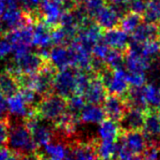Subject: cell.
Returning <instances> with one entry per match:
<instances>
[{
  "instance_id": "1",
  "label": "cell",
  "mask_w": 160,
  "mask_h": 160,
  "mask_svg": "<svg viewBox=\"0 0 160 160\" xmlns=\"http://www.w3.org/2000/svg\"><path fill=\"white\" fill-rule=\"evenodd\" d=\"M68 99L57 94H48L41 97L33 107V113L42 121L54 124L67 112Z\"/></svg>"
},
{
  "instance_id": "2",
  "label": "cell",
  "mask_w": 160,
  "mask_h": 160,
  "mask_svg": "<svg viewBox=\"0 0 160 160\" xmlns=\"http://www.w3.org/2000/svg\"><path fill=\"white\" fill-rule=\"evenodd\" d=\"M8 145L11 152L21 156H26L37 152L31 132L24 122L9 124Z\"/></svg>"
},
{
  "instance_id": "3",
  "label": "cell",
  "mask_w": 160,
  "mask_h": 160,
  "mask_svg": "<svg viewBox=\"0 0 160 160\" xmlns=\"http://www.w3.org/2000/svg\"><path fill=\"white\" fill-rule=\"evenodd\" d=\"M48 60L40 55L38 52L25 51L13 55V59L7 65L6 69L15 75L35 74L40 70Z\"/></svg>"
},
{
  "instance_id": "4",
  "label": "cell",
  "mask_w": 160,
  "mask_h": 160,
  "mask_svg": "<svg viewBox=\"0 0 160 160\" xmlns=\"http://www.w3.org/2000/svg\"><path fill=\"white\" fill-rule=\"evenodd\" d=\"M98 76L103 82L109 94L124 97L130 87L128 80V72L122 68L111 69L106 67Z\"/></svg>"
},
{
  "instance_id": "5",
  "label": "cell",
  "mask_w": 160,
  "mask_h": 160,
  "mask_svg": "<svg viewBox=\"0 0 160 160\" xmlns=\"http://www.w3.org/2000/svg\"><path fill=\"white\" fill-rule=\"evenodd\" d=\"M77 71L72 68L58 70L55 74L52 85V91L68 99L77 93L76 89Z\"/></svg>"
},
{
  "instance_id": "6",
  "label": "cell",
  "mask_w": 160,
  "mask_h": 160,
  "mask_svg": "<svg viewBox=\"0 0 160 160\" xmlns=\"http://www.w3.org/2000/svg\"><path fill=\"white\" fill-rule=\"evenodd\" d=\"M43 122L44 121L34 115L32 111L24 119V123L29 128L37 147L44 146L45 144L50 142L55 136L53 128L46 126Z\"/></svg>"
},
{
  "instance_id": "7",
  "label": "cell",
  "mask_w": 160,
  "mask_h": 160,
  "mask_svg": "<svg viewBox=\"0 0 160 160\" xmlns=\"http://www.w3.org/2000/svg\"><path fill=\"white\" fill-rule=\"evenodd\" d=\"M57 70L48 62L40 70L33 74L31 89L40 98L52 93L53 80Z\"/></svg>"
},
{
  "instance_id": "8",
  "label": "cell",
  "mask_w": 160,
  "mask_h": 160,
  "mask_svg": "<svg viewBox=\"0 0 160 160\" xmlns=\"http://www.w3.org/2000/svg\"><path fill=\"white\" fill-rule=\"evenodd\" d=\"M33 25H25L14 30H9L5 38L11 44L12 52L14 54L28 51L32 46Z\"/></svg>"
},
{
  "instance_id": "9",
  "label": "cell",
  "mask_w": 160,
  "mask_h": 160,
  "mask_svg": "<svg viewBox=\"0 0 160 160\" xmlns=\"http://www.w3.org/2000/svg\"><path fill=\"white\" fill-rule=\"evenodd\" d=\"M151 62L152 60L143 56L135 46L130 44L125 54L124 65L126 66L127 71L129 73H145L150 68Z\"/></svg>"
},
{
  "instance_id": "10",
  "label": "cell",
  "mask_w": 160,
  "mask_h": 160,
  "mask_svg": "<svg viewBox=\"0 0 160 160\" xmlns=\"http://www.w3.org/2000/svg\"><path fill=\"white\" fill-rule=\"evenodd\" d=\"M123 15L112 5L103 4L93 15L95 22L101 29H111L116 27L121 20Z\"/></svg>"
},
{
  "instance_id": "11",
  "label": "cell",
  "mask_w": 160,
  "mask_h": 160,
  "mask_svg": "<svg viewBox=\"0 0 160 160\" xmlns=\"http://www.w3.org/2000/svg\"><path fill=\"white\" fill-rule=\"evenodd\" d=\"M102 29L96 23L91 22L90 21L81 26L78 30V33L74 38L78 43L83 47L92 51V48L97 44L102 37Z\"/></svg>"
},
{
  "instance_id": "12",
  "label": "cell",
  "mask_w": 160,
  "mask_h": 160,
  "mask_svg": "<svg viewBox=\"0 0 160 160\" xmlns=\"http://www.w3.org/2000/svg\"><path fill=\"white\" fill-rule=\"evenodd\" d=\"M0 17L8 31L35 23L21 8H6Z\"/></svg>"
},
{
  "instance_id": "13",
  "label": "cell",
  "mask_w": 160,
  "mask_h": 160,
  "mask_svg": "<svg viewBox=\"0 0 160 160\" xmlns=\"http://www.w3.org/2000/svg\"><path fill=\"white\" fill-rule=\"evenodd\" d=\"M48 62L57 71L72 68V55L68 45H53L50 48Z\"/></svg>"
},
{
  "instance_id": "14",
  "label": "cell",
  "mask_w": 160,
  "mask_h": 160,
  "mask_svg": "<svg viewBox=\"0 0 160 160\" xmlns=\"http://www.w3.org/2000/svg\"><path fill=\"white\" fill-rule=\"evenodd\" d=\"M102 104L106 117L117 123L121 120L126 111L128 109L123 97L112 94L107 95Z\"/></svg>"
},
{
  "instance_id": "15",
  "label": "cell",
  "mask_w": 160,
  "mask_h": 160,
  "mask_svg": "<svg viewBox=\"0 0 160 160\" xmlns=\"http://www.w3.org/2000/svg\"><path fill=\"white\" fill-rule=\"evenodd\" d=\"M108 95V91L99 78L96 75L91 77L85 90L82 93V97L87 104H101Z\"/></svg>"
},
{
  "instance_id": "16",
  "label": "cell",
  "mask_w": 160,
  "mask_h": 160,
  "mask_svg": "<svg viewBox=\"0 0 160 160\" xmlns=\"http://www.w3.org/2000/svg\"><path fill=\"white\" fill-rule=\"evenodd\" d=\"M144 112L143 111L128 108L121 120L118 122L122 132L142 130L144 125Z\"/></svg>"
},
{
  "instance_id": "17",
  "label": "cell",
  "mask_w": 160,
  "mask_h": 160,
  "mask_svg": "<svg viewBox=\"0 0 160 160\" xmlns=\"http://www.w3.org/2000/svg\"><path fill=\"white\" fill-rule=\"evenodd\" d=\"M41 20L48 23L50 26L54 27L59 25L61 16L64 12L61 2L57 0H44L40 9Z\"/></svg>"
},
{
  "instance_id": "18",
  "label": "cell",
  "mask_w": 160,
  "mask_h": 160,
  "mask_svg": "<svg viewBox=\"0 0 160 160\" xmlns=\"http://www.w3.org/2000/svg\"><path fill=\"white\" fill-rule=\"evenodd\" d=\"M52 27L42 20L36 22L33 25L32 46H35L38 49L50 48L52 45Z\"/></svg>"
},
{
  "instance_id": "19",
  "label": "cell",
  "mask_w": 160,
  "mask_h": 160,
  "mask_svg": "<svg viewBox=\"0 0 160 160\" xmlns=\"http://www.w3.org/2000/svg\"><path fill=\"white\" fill-rule=\"evenodd\" d=\"M101 38L102 41L112 49L123 51L128 48L129 38L128 33L117 26L106 30V32L102 34Z\"/></svg>"
},
{
  "instance_id": "20",
  "label": "cell",
  "mask_w": 160,
  "mask_h": 160,
  "mask_svg": "<svg viewBox=\"0 0 160 160\" xmlns=\"http://www.w3.org/2000/svg\"><path fill=\"white\" fill-rule=\"evenodd\" d=\"M121 137L125 145L134 155H142L148 143V138L142 130L122 132Z\"/></svg>"
},
{
  "instance_id": "21",
  "label": "cell",
  "mask_w": 160,
  "mask_h": 160,
  "mask_svg": "<svg viewBox=\"0 0 160 160\" xmlns=\"http://www.w3.org/2000/svg\"><path fill=\"white\" fill-rule=\"evenodd\" d=\"M131 34V43L142 44L148 40L160 38V27L157 23L149 22H141Z\"/></svg>"
},
{
  "instance_id": "22",
  "label": "cell",
  "mask_w": 160,
  "mask_h": 160,
  "mask_svg": "<svg viewBox=\"0 0 160 160\" xmlns=\"http://www.w3.org/2000/svg\"><path fill=\"white\" fill-rule=\"evenodd\" d=\"M142 131L148 139H156L160 137V119L158 110L149 108L145 111Z\"/></svg>"
},
{
  "instance_id": "23",
  "label": "cell",
  "mask_w": 160,
  "mask_h": 160,
  "mask_svg": "<svg viewBox=\"0 0 160 160\" xmlns=\"http://www.w3.org/2000/svg\"><path fill=\"white\" fill-rule=\"evenodd\" d=\"M105 112L99 104H85L80 113V121L85 124H100L106 119Z\"/></svg>"
},
{
  "instance_id": "24",
  "label": "cell",
  "mask_w": 160,
  "mask_h": 160,
  "mask_svg": "<svg viewBox=\"0 0 160 160\" xmlns=\"http://www.w3.org/2000/svg\"><path fill=\"white\" fill-rule=\"evenodd\" d=\"M20 88L17 75L7 69L0 73V92L6 98L17 94L20 91Z\"/></svg>"
},
{
  "instance_id": "25",
  "label": "cell",
  "mask_w": 160,
  "mask_h": 160,
  "mask_svg": "<svg viewBox=\"0 0 160 160\" xmlns=\"http://www.w3.org/2000/svg\"><path fill=\"white\" fill-rule=\"evenodd\" d=\"M123 98L128 108L138 109L143 112L149 109L143 95L142 87H129L128 91Z\"/></svg>"
},
{
  "instance_id": "26",
  "label": "cell",
  "mask_w": 160,
  "mask_h": 160,
  "mask_svg": "<svg viewBox=\"0 0 160 160\" xmlns=\"http://www.w3.org/2000/svg\"><path fill=\"white\" fill-rule=\"evenodd\" d=\"M8 101V111L16 117H26L32 111L33 108L29 107L21 94L18 92L17 94L10 96L7 98Z\"/></svg>"
},
{
  "instance_id": "27",
  "label": "cell",
  "mask_w": 160,
  "mask_h": 160,
  "mask_svg": "<svg viewBox=\"0 0 160 160\" xmlns=\"http://www.w3.org/2000/svg\"><path fill=\"white\" fill-rule=\"evenodd\" d=\"M121 134L122 131L117 122L106 118L99 124L98 135L100 140L115 142L120 138Z\"/></svg>"
},
{
  "instance_id": "28",
  "label": "cell",
  "mask_w": 160,
  "mask_h": 160,
  "mask_svg": "<svg viewBox=\"0 0 160 160\" xmlns=\"http://www.w3.org/2000/svg\"><path fill=\"white\" fill-rule=\"evenodd\" d=\"M96 153L99 160H116V143L94 138Z\"/></svg>"
},
{
  "instance_id": "29",
  "label": "cell",
  "mask_w": 160,
  "mask_h": 160,
  "mask_svg": "<svg viewBox=\"0 0 160 160\" xmlns=\"http://www.w3.org/2000/svg\"><path fill=\"white\" fill-rule=\"evenodd\" d=\"M131 45L135 46L143 56L150 60L156 58L160 54V38L148 40L142 44L131 43Z\"/></svg>"
},
{
  "instance_id": "30",
  "label": "cell",
  "mask_w": 160,
  "mask_h": 160,
  "mask_svg": "<svg viewBox=\"0 0 160 160\" xmlns=\"http://www.w3.org/2000/svg\"><path fill=\"white\" fill-rule=\"evenodd\" d=\"M143 95L148 105V108L158 110L160 109V88L153 83L144 84L142 86Z\"/></svg>"
},
{
  "instance_id": "31",
  "label": "cell",
  "mask_w": 160,
  "mask_h": 160,
  "mask_svg": "<svg viewBox=\"0 0 160 160\" xmlns=\"http://www.w3.org/2000/svg\"><path fill=\"white\" fill-rule=\"evenodd\" d=\"M45 152L48 158L54 160H65L67 156L68 146L60 140L57 142H50L44 146Z\"/></svg>"
},
{
  "instance_id": "32",
  "label": "cell",
  "mask_w": 160,
  "mask_h": 160,
  "mask_svg": "<svg viewBox=\"0 0 160 160\" xmlns=\"http://www.w3.org/2000/svg\"><path fill=\"white\" fill-rule=\"evenodd\" d=\"M142 22V16L131 11L125 13L120 20L119 24L121 28L127 33H132Z\"/></svg>"
},
{
  "instance_id": "33",
  "label": "cell",
  "mask_w": 160,
  "mask_h": 160,
  "mask_svg": "<svg viewBox=\"0 0 160 160\" xmlns=\"http://www.w3.org/2000/svg\"><path fill=\"white\" fill-rule=\"evenodd\" d=\"M44 0H21V8L33 20L34 22L41 20L40 7Z\"/></svg>"
},
{
  "instance_id": "34",
  "label": "cell",
  "mask_w": 160,
  "mask_h": 160,
  "mask_svg": "<svg viewBox=\"0 0 160 160\" xmlns=\"http://www.w3.org/2000/svg\"><path fill=\"white\" fill-rule=\"evenodd\" d=\"M124 61H125V54L123 53V51L116 50V49H112V50L110 49L104 59L105 65L111 69L121 68L124 65Z\"/></svg>"
},
{
  "instance_id": "35",
  "label": "cell",
  "mask_w": 160,
  "mask_h": 160,
  "mask_svg": "<svg viewBox=\"0 0 160 160\" xmlns=\"http://www.w3.org/2000/svg\"><path fill=\"white\" fill-rule=\"evenodd\" d=\"M143 14L146 22L157 24L160 22V0H148Z\"/></svg>"
},
{
  "instance_id": "36",
  "label": "cell",
  "mask_w": 160,
  "mask_h": 160,
  "mask_svg": "<svg viewBox=\"0 0 160 160\" xmlns=\"http://www.w3.org/2000/svg\"><path fill=\"white\" fill-rule=\"evenodd\" d=\"M86 102L82 95L75 94L69 98H68V106H67V112L70 113L71 115L77 117L80 119V113L82 110V108L85 106Z\"/></svg>"
},
{
  "instance_id": "37",
  "label": "cell",
  "mask_w": 160,
  "mask_h": 160,
  "mask_svg": "<svg viewBox=\"0 0 160 160\" xmlns=\"http://www.w3.org/2000/svg\"><path fill=\"white\" fill-rule=\"evenodd\" d=\"M145 160H159L160 142L156 139H148V143L142 154Z\"/></svg>"
},
{
  "instance_id": "38",
  "label": "cell",
  "mask_w": 160,
  "mask_h": 160,
  "mask_svg": "<svg viewBox=\"0 0 160 160\" xmlns=\"http://www.w3.org/2000/svg\"><path fill=\"white\" fill-rule=\"evenodd\" d=\"M146 2V0H126L127 10L142 15L145 10Z\"/></svg>"
},
{
  "instance_id": "39",
  "label": "cell",
  "mask_w": 160,
  "mask_h": 160,
  "mask_svg": "<svg viewBox=\"0 0 160 160\" xmlns=\"http://www.w3.org/2000/svg\"><path fill=\"white\" fill-rule=\"evenodd\" d=\"M9 120L7 117L0 118V148L6 147L8 140Z\"/></svg>"
},
{
  "instance_id": "40",
  "label": "cell",
  "mask_w": 160,
  "mask_h": 160,
  "mask_svg": "<svg viewBox=\"0 0 160 160\" xmlns=\"http://www.w3.org/2000/svg\"><path fill=\"white\" fill-rule=\"evenodd\" d=\"M128 83L131 87H142L146 83V75L142 72L129 73L128 72Z\"/></svg>"
},
{
  "instance_id": "41",
  "label": "cell",
  "mask_w": 160,
  "mask_h": 160,
  "mask_svg": "<svg viewBox=\"0 0 160 160\" xmlns=\"http://www.w3.org/2000/svg\"><path fill=\"white\" fill-rule=\"evenodd\" d=\"M109 51H110V47H108L103 41L100 42V40H99L97 44L94 45L91 52H92V55L94 58L104 61Z\"/></svg>"
},
{
  "instance_id": "42",
  "label": "cell",
  "mask_w": 160,
  "mask_h": 160,
  "mask_svg": "<svg viewBox=\"0 0 160 160\" xmlns=\"http://www.w3.org/2000/svg\"><path fill=\"white\" fill-rule=\"evenodd\" d=\"M11 52H12V48L9 41L5 37L0 38V58L5 57Z\"/></svg>"
},
{
  "instance_id": "43",
  "label": "cell",
  "mask_w": 160,
  "mask_h": 160,
  "mask_svg": "<svg viewBox=\"0 0 160 160\" xmlns=\"http://www.w3.org/2000/svg\"><path fill=\"white\" fill-rule=\"evenodd\" d=\"M7 111H8V101H7V98L0 92V118L6 117Z\"/></svg>"
},
{
  "instance_id": "44",
  "label": "cell",
  "mask_w": 160,
  "mask_h": 160,
  "mask_svg": "<svg viewBox=\"0 0 160 160\" xmlns=\"http://www.w3.org/2000/svg\"><path fill=\"white\" fill-rule=\"evenodd\" d=\"M6 8H21V0H5Z\"/></svg>"
},
{
  "instance_id": "45",
  "label": "cell",
  "mask_w": 160,
  "mask_h": 160,
  "mask_svg": "<svg viewBox=\"0 0 160 160\" xmlns=\"http://www.w3.org/2000/svg\"><path fill=\"white\" fill-rule=\"evenodd\" d=\"M10 154V150L7 149L6 147L0 148V160H6Z\"/></svg>"
},
{
  "instance_id": "46",
  "label": "cell",
  "mask_w": 160,
  "mask_h": 160,
  "mask_svg": "<svg viewBox=\"0 0 160 160\" xmlns=\"http://www.w3.org/2000/svg\"><path fill=\"white\" fill-rule=\"evenodd\" d=\"M8 32V28L6 27L5 23L3 22V21L0 19V38H3L6 36V34Z\"/></svg>"
},
{
  "instance_id": "47",
  "label": "cell",
  "mask_w": 160,
  "mask_h": 160,
  "mask_svg": "<svg viewBox=\"0 0 160 160\" xmlns=\"http://www.w3.org/2000/svg\"><path fill=\"white\" fill-rule=\"evenodd\" d=\"M6 160H22V156L21 155H18V154L13 153V152L10 151L9 156L8 157V158Z\"/></svg>"
},
{
  "instance_id": "48",
  "label": "cell",
  "mask_w": 160,
  "mask_h": 160,
  "mask_svg": "<svg viewBox=\"0 0 160 160\" xmlns=\"http://www.w3.org/2000/svg\"><path fill=\"white\" fill-rule=\"evenodd\" d=\"M5 9H6V3H5V0H0V16L2 15V13L4 12Z\"/></svg>"
},
{
  "instance_id": "49",
  "label": "cell",
  "mask_w": 160,
  "mask_h": 160,
  "mask_svg": "<svg viewBox=\"0 0 160 160\" xmlns=\"http://www.w3.org/2000/svg\"><path fill=\"white\" fill-rule=\"evenodd\" d=\"M38 160H54L52 159V158H48V157H44V156H42V155H38Z\"/></svg>"
},
{
  "instance_id": "50",
  "label": "cell",
  "mask_w": 160,
  "mask_h": 160,
  "mask_svg": "<svg viewBox=\"0 0 160 160\" xmlns=\"http://www.w3.org/2000/svg\"><path fill=\"white\" fill-rule=\"evenodd\" d=\"M132 160H145L143 158V157L142 155H135V157L133 158Z\"/></svg>"
},
{
  "instance_id": "51",
  "label": "cell",
  "mask_w": 160,
  "mask_h": 160,
  "mask_svg": "<svg viewBox=\"0 0 160 160\" xmlns=\"http://www.w3.org/2000/svg\"><path fill=\"white\" fill-rule=\"evenodd\" d=\"M77 1H79L80 3H82V1H83V0H77Z\"/></svg>"
},
{
  "instance_id": "52",
  "label": "cell",
  "mask_w": 160,
  "mask_h": 160,
  "mask_svg": "<svg viewBox=\"0 0 160 160\" xmlns=\"http://www.w3.org/2000/svg\"><path fill=\"white\" fill-rule=\"evenodd\" d=\"M57 1H59V2H61V3H62V1H63V0H57Z\"/></svg>"
},
{
  "instance_id": "53",
  "label": "cell",
  "mask_w": 160,
  "mask_h": 160,
  "mask_svg": "<svg viewBox=\"0 0 160 160\" xmlns=\"http://www.w3.org/2000/svg\"><path fill=\"white\" fill-rule=\"evenodd\" d=\"M159 160H160V158H159Z\"/></svg>"
}]
</instances>
